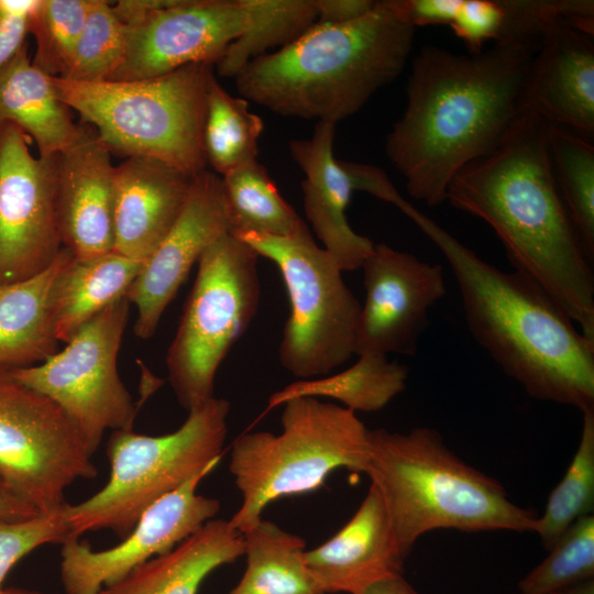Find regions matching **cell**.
<instances>
[{
    "mask_svg": "<svg viewBox=\"0 0 594 594\" xmlns=\"http://www.w3.org/2000/svg\"><path fill=\"white\" fill-rule=\"evenodd\" d=\"M235 237L273 261L283 276L290 315L278 349L282 366L299 380H310L349 361L356 350L361 305L337 261L315 243L308 227L288 237Z\"/></svg>",
    "mask_w": 594,
    "mask_h": 594,
    "instance_id": "cell-10",
    "label": "cell"
},
{
    "mask_svg": "<svg viewBox=\"0 0 594 594\" xmlns=\"http://www.w3.org/2000/svg\"><path fill=\"white\" fill-rule=\"evenodd\" d=\"M539 43H495L475 54L419 50L406 108L385 142L411 198L431 207L446 201L457 173L499 145L520 113Z\"/></svg>",
    "mask_w": 594,
    "mask_h": 594,
    "instance_id": "cell-1",
    "label": "cell"
},
{
    "mask_svg": "<svg viewBox=\"0 0 594 594\" xmlns=\"http://www.w3.org/2000/svg\"><path fill=\"white\" fill-rule=\"evenodd\" d=\"M125 25L111 2L94 0L65 74L61 78L95 82L110 80L125 52Z\"/></svg>",
    "mask_w": 594,
    "mask_h": 594,
    "instance_id": "cell-34",
    "label": "cell"
},
{
    "mask_svg": "<svg viewBox=\"0 0 594 594\" xmlns=\"http://www.w3.org/2000/svg\"><path fill=\"white\" fill-rule=\"evenodd\" d=\"M243 554L242 534L229 520L213 518L99 594H197L210 573Z\"/></svg>",
    "mask_w": 594,
    "mask_h": 594,
    "instance_id": "cell-23",
    "label": "cell"
},
{
    "mask_svg": "<svg viewBox=\"0 0 594 594\" xmlns=\"http://www.w3.org/2000/svg\"><path fill=\"white\" fill-rule=\"evenodd\" d=\"M246 568L229 594H322L306 562V541L263 517L242 532Z\"/></svg>",
    "mask_w": 594,
    "mask_h": 594,
    "instance_id": "cell-27",
    "label": "cell"
},
{
    "mask_svg": "<svg viewBox=\"0 0 594 594\" xmlns=\"http://www.w3.org/2000/svg\"><path fill=\"white\" fill-rule=\"evenodd\" d=\"M16 125L0 128V282L47 268L63 249L56 211V155L34 156Z\"/></svg>",
    "mask_w": 594,
    "mask_h": 594,
    "instance_id": "cell-13",
    "label": "cell"
},
{
    "mask_svg": "<svg viewBox=\"0 0 594 594\" xmlns=\"http://www.w3.org/2000/svg\"><path fill=\"white\" fill-rule=\"evenodd\" d=\"M40 0H0V68L26 44Z\"/></svg>",
    "mask_w": 594,
    "mask_h": 594,
    "instance_id": "cell-39",
    "label": "cell"
},
{
    "mask_svg": "<svg viewBox=\"0 0 594 594\" xmlns=\"http://www.w3.org/2000/svg\"><path fill=\"white\" fill-rule=\"evenodd\" d=\"M520 113H532L551 125L593 138V35L565 22L544 31L526 78Z\"/></svg>",
    "mask_w": 594,
    "mask_h": 594,
    "instance_id": "cell-19",
    "label": "cell"
},
{
    "mask_svg": "<svg viewBox=\"0 0 594 594\" xmlns=\"http://www.w3.org/2000/svg\"><path fill=\"white\" fill-rule=\"evenodd\" d=\"M212 65L193 64L135 80L54 77L58 97L111 153L162 161L196 176L206 169L202 132Z\"/></svg>",
    "mask_w": 594,
    "mask_h": 594,
    "instance_id": "cell-6",
    "label": "cell"
},
{
    "mask_svg": "<svg viewBox=\"0 0 594 594\" xmlns=\"http://www.w3.org/2000/svg\"><path fill=\"white\" fill-rule=\"evenodd\" d=\"M114 173L111 152L80 124L56 155V211L63 246L86 260L113 251Z\"/></svg>",
    "mask_w": 594,
    "mask_h": 594,
    "instance_id": "cell-18",
    "label": "cell"
},
{
    "mask_svg": "<svg viewBox=\"0 0 594 594\" xmlns=\"http://www.w3.org/2000/svg\"><path fill=\"white\" fill-rule=\"evenodd\" d=\"M230 232L221 177L205 169L194 177L176 221L130 286L127 297L138 309L134 333L151 338L193 265L223 234Z\"/></svg>",
    "mask_w": 594,
    "mask_h": 594,
    "instance_id": "cell-17",
    "label": "cell"
},
{
    "mask_svg": "<svg viewBox=\"0 0 594 594\" xmlns=\"http://www.w3.org/2000/svg\"><path fill=\"white\" fill-rule=\"evenodd\" d=\"M470 53L482 52L488 41L509 42L507 0H457L448 24Z\"/></svg>",
    "mask_w": 594,
    "mask_h": 594,
    "instance_id": "cell-38",
    "label": "cell"
},
{
    "mask_svg": "<svg viewBox=\"0 0 594 594\" xmlns=\"http://www.w3.org/2000/svg\"><path fill=\"white\" fill-rule=\"evenodd\" d=\"M406 559L373 484L350 520L329 540L305 552L306 565L322 594H360L382 579L403 574Z\"/></svg>",
    "mask_w": 594,
    "mask_h": 594,
    "instance_id": "cell-20",
    "label": "cell"
},
{
    "mask_svg": "<svg viewBox=\"0 0 594 594\" xmlns=\"http://www.w3.org/2000/svg\"><path fill=\"white\" fill-rule=\"evenodd\" d=\"M550 594H594V579H590V580L563 587Z\"/></svg>",
    "mask_w": 594,
    "mask_h": 594,
    "instance_id": "cell-43",
    "label": "cell"
},
{
    "mask_svg": "<svg viewBox=\"0 0 594 594\" xmlns=\"http://www.w3.org/2000/svg\"><path fill=\"white\" fill-rule=\"evenodd\" d=\"M549 127L536 114L520 113L492 153L457 173L446 200L485 221L515 270L543 288L594 340L593 261L554 179Z\"/></svg>",
    "mask_w": 594,
    "mask_h": 594,
    "instance_id": "cell-2",
    "label": "cell"
},
{
    "mask_svg": "<svg viewBox=\"0 0 594 594\" xmlns=\"http://www.w3.org/2000/svg\"><path fill=\"white\" fill-rule=\"evenodd\" d=\"M349 369L310 380H298L273 393L264 410L298 397H328L341 402L352 411L373 413L383 409L406 388L408 367L387 355H358Z\"/></svg>",
    "mask_w": 594,
    "mask_h": 594,
    "instance_id": "cell-28",
    "label": "cell"
},
{
    "mask_svg": "<svg viewBox=\"0 0 594 594\" xmlns=\"http://www.w3.org/2000/svg\"><path fill=\"white\" fill-rule=\"evenodd\" d=\"M0 594H45V593H42L35 590L9 586V587H1Z\"/></svg>",
    "mask_w": 594,
    "mask_h": 594,
    "instance_id": "cell-44",
    "label": "cell"
},
{
    "mask_svg": "<svg viewBox=\"0 0 594 594\" xmlns=\"http://www.w3.org/2000/svg\"><path fill=\"white\" fill-rule=\"evenodd\" d=\"M8 123L32 139L43 158L62 152L80 127L58 97L54 77L33 64L28 43L0 68V128Z\"/></svg>",
    "mask_w": 594,
    "mask_h": 594,
    "instance_id": "cell-24",
    "label": "cell"
},
{
    "mask_svg": "<svg viewBox=\"0 0 594 594\" xmlns=\"http://www.w3.org/2000/svg\"><path fill=\"white\" fill-rule=\"evenodd\" d=\"M194 177L144 156L116 166L113 251L145 262L176 221Z\"/></svg>",
    "mask_w": 594,
    "mask_h": 594,
    "instance_id": "cell-22",
    "label": "cell"
},
{
    "mask_svg": "<svg viewBox=\"0 0 594 594\" xmlns=\"http://www.w3.org/2000/svg\"><path fill=\"white\" fill-rule=\"evenodd\" d=\"M220 177L230 233L288 237L306 226L256 160Z\"/></svg>",
    "mask_w": 594,
    "mask_h": 594,
    "instance_id": "cell-29",
    "label": "cell"
},
{
    "mask_svg": "<svg viewBox=\"0 0 594 594\" xmlns=\"http://www.w3.org/2000/svg\"><path fill=\"white\" fill-rule=\"evenodd\" d=\"M336 125L317 122L309 139L290 140L288 150L305 174L301 190L306 218L343 272L360 268L374 243L356 233L346 220L354 186L344 162L333 155Z\"/></svg>",
    "mask_w": 594,
    "mask_h": 594,
    "instance_id": "cell-21",
    "label": "cell"
},
{
    "mask_svg": "<svg viewBox=\"0 0 594 594\" xmlns=\"http://www.w3.org/2000/svg\"><path fill=\"white\" fill-rule=\"evenodd\" d=\"M318 19L322 23H342L367 13L375 4L372 0H315Z\"/></svg>",
    "mask_w": 594,
    "mask_h": 594,
    "instance_id": "cell-40",
    "label": "cell"
},
{
    "mask_svg": "<svg viewBox=\"0 0 594 594\" xmlns=\"http://www.w3.org/2000/svg\"><path fill=\"white\" fill-rule=\"evenodd\" d=\"M365 474L381 494L408 558L436 529L535 531L536 512L516 505L495 479L461 460L432 428L369 429Z\"/></svg>",
    "mask_w": 594,
    "mask_h": 594,
    "instance_id": "cell-5",
    "label": "cell"
},
{
    "mask_svg": "<svg viewBox=\"0 0 594 594\" xmlns=\"http://www.w3.org/2000/svg\"><path fill=\"white\" fill-rule=\"evenodd\" d=\"M38 514L41 513L12 493L0 480V520L19 521Z\"/></svg>",
    "mask_w": 594,
    "mask_h": 594,
    "instance_id": "cell-41",
    "label": "cell"
},
{
    "mask_svg": "<svg viewBox=\"0 0 594 594\" xmlns=\"http://www.w3.org/2000/svg\"><path fill=\"white\" fill-rule=\"evenodd\" d=\"M360 594H419L411 584L404 578L403 574L392 575L382 579L366 588Z\"/></svg>",
    "mask_w": 594,
    "mask_h": 594,
    "instance_id": "cell-42",
    "label": "cell"
},
{
    "mask_svg": "<svg viewBox=\"0 0 594 594\" xmlns=\"http://www.w3.org/2000/svg\"><path fill=\"white\" fill-rule=\"evenodd\" d=\"M258 256L228 232L198 261L193 289L166 354L170 386L188 411L215 397L217 371L256 314Z\"/></svg>",
    "mask_w": 594,
    "mask_h": 594,
    "instance_id": "cell-9",
    "label": "cell"
},
{
    "mask_svg": "<svg viewBox=\"0 0 594 594\" xmlns=\"http://www.w3.org/2000/svg\"><path fill=\"white\" fill-rule=\"evenodd\" d=\"M229 413V400L212 397L189 410L170 433L112 431L107 444L108 482L81 503L67 504L70 537L110 529L124 538L152 504L221 461Z\"/></svg>",
    "mask_w": 594,
    "mask_h": 594,
    "instance_id": "cell-8",
    "label": "cell"
},
{
    "mask_svg": "<svg viewBox=\"0 0 594 594\" xmlns=\"http://www.w3.org/2000/svg\"><path fill=\"white\" fill-rule=\"evenodd\" d=\"M251 23L216 64L222 77H235L252 59L283 47L318 19L315 0H250Z\"/></svg>",
    "mask_w": 594,
    "mask_h": 594,
    "instance_id": "cell-31",
    "label": "cell"
},
{
    "mask_svg": "<svg viewBox=\"0 0 594 594\" xmlns=\"http://www.w3.org/2000/svg\"><path fill=\"white\" fill-rule=\"evenodd\" d=\"M415 32L393 0L375 1L362 16L316 21L289 44L250 61L235 86L274 113L337 124L400 75Z\"/></svg>",
    "mask_w": 594,
    "mask_h": 594,
    "instance_id": "cell-4",
    "label": "cell"
},
{
    "mask_svg": "<svg viewBox=\"0 0 594 594\" xmlns=\"http://www.w3.org/2000/svg\"><path fill=\"white\" fill-rule=\"evenodd\" d=\"M438 246L459 286L468 328L534 398L594 411V340L536 282L482 260L404 197L395 205Z\"/></svg>",
    "mask_w": 594,
    "mask_h": 594,
    "instance_id": "cell-3",
    "label": "cell"
},
{
    "mask_svg": "<svg viewBox=\"0 0 594 594\" xmlns=\"http://www.w3.org/2000/svg\"><path fill=\"white\" fill-rule=\"evenodd\" d=\"M594 579V516L575 520L559 537L549 556L519 582L520 594H550Z\"/></svg>",
    "mask_w": 594,
    "mask_h": 594,
    "instance_id": "cell-35",
    "label": "cell"
},
{
    "mask_svg": "<svg viewBox=\"0 0 594 594\" xmlns=\"http://www.w3.org/2000/svg\"><path fill=\"white\" fill-rule=\"evenodd\" d=\"M581 438L574 457L548 497L535 531L549 551L575 520L594 510V411L584 413Z\"/></svg>",
    "mask_w": 594,
    "mask_h": 594,
    "instance_id": "cell-33",
    "label": "cell"
},
{
    "mask_svg": "<svg viewBox=\"0 0 594 594\" xmlns=\"http://www.w3.org/2000/svg\"><path fill=\"white\" fill-rule=\"evenodd\" d=\"M250 23V0H174L125 25L124 57L110 80L151 78L193 64L216 65Z\"/></svg>",
    "mask_w": 594,
    "mask_h": 594,
    "instance_id": "cell-14",
    "label": "cell"
},
{
    "mask_svg": "<svg viewBox=\"0 0 594 594\" xmlns=\"http://www.w3.org/2000/svg\"><path fill=\"white\" fill-rule=\"evenodd\" d=\"M361 267L365 301L355 355H415L428 311L446 294L442 266L381 242Z\"/></svg>",
    "mask_w": 594,
    "mask_h": 594,
    "instance_id": "cell-16",
    "label": "cell"
},
{
    "mask_svg": "<svg viewBox=\"0 0 594 594\" xmlns=\"http://www.w3.org/2000/svg\"><path fill=\"white\" fill-rule=\"evenodd\" d=\"M282 431L243 432L231 444L229 471L241 494L229 519L241 534L271 503L314 492L338 469L365 473L369 429L354 411L316 397L284 404Z\"/></svg>",
    "mask_w": 594,
    "mask_h": 594,
    "instance_id": "cell-7",
    "label": "cell"
},
{
    "mask_svg": "<svg viewBox=\"0 0 594 594\" xmlns=\"http://www.w3.org/2000/svg\"><path fill=\"white\" fill-rule=\"evenodd\" d=\"M74 422L44 394L0 367V480L38 513L64 503L66 488L97 476Z\"/></svg>",
    "mask_w": 594,
    "mask_h": 594,
    "instance_id": "cell-12",
    "label": "cell"
},
{
    "mask_svg": "<svg viewBox=\"0 0 594 594\" xmlns=\"http://www.w3.org/2000/svg\"><path fill=\"white\" fill-rule=\"evenodd\" d=\"M143 265L114 251L86 260L72 255L52 292L57 340L68 342L88 320L127 296Z\"/></svg>",
    "mask_w": 594,
    "mask_h": 594,
    "instance_id": "cell-26",
    "label": "cell"
},
{
    "mask_svg": "<svg viewBox=\"0 0 594 594\" xmlns=\"http://www.w3.org/2000/svg\"><path fill=\"white\" fill-rule=\"evenodd\" d=\"M549 152L554 179L581 244L594 258V146L588 139L551 125Z\"/></svg>",
    "mask_w": 594,
    "mask_h": 594,
    "instance_id": "cell-32",
    "label": "cell"
},
{
    "mask_svg": "<svg viewBox=\"0 0 594 594\" xmlns=\"http://www.w3.org/2000/svg\"><path fill=\"white\" fill-rule=\"evenodd\" d=\"M72 255L63 246L55 261L38 274L12 283L0 282V367L35 365L58 351L52 292Z\"/></svg>",
    "mask_w": 594,
    "mask_h": 594,
    "instance_id": "cell-25",
    "label": "cell"
},
{
    "mask_svg": "<svg viewBox=\"0 0 594 594\" xmlns=\"http://www.w3.org/2000/svg\"><path fill=\"white\" fill-rule=\"evenodd\" d=\"M263 130L262 118L250 111L248 100L231 96L213 75L207 92L202 145L215 173L223 176L255 161Z\"/></svg>",
    "mask_w": 594,
    "mask_h": 594,
    "instance_id": "cell-30",
    "label": "cell"
},
{
    "mask_svg": "<svg viewBox=\"0 0 594 594\" xmlns=\"http://www.w3.org/2000/svg\"><path fill=\"white\" fill-rule=\"evenodd\" d=\"M211 464L180 487L152 504L122 541L94 550L86 540L69 537L62 543L61 580L66 594H99L145 561L172 550L220 512L217 498L197 494Z\"/></svg>",
    "mask_w": 594,
    "mask_h": 594,
    "instance_id": "cell-15",
    "label": "cell"
},
{
    "mask_svg": "<svg viewBox=\"0 0 594 594\" xmlns=\"http://www.w3.org/2000/svg\"><path fill=\"white\" fill-rule=\"evenodd\" d=\"M131 302L127 296L88 320L47 360L12 367L20 383L55 402L94 455L107 430H132L136 408L118 373Z\"/></svg>",
    "mask_w": 594,
    "mask_h": 594,
    "instance_id": "cell-11",
    "label": "cell"
},
{
    "mask_svg": "<svg viewBox=\"0 0 594 594\" xmlns=\"http://www.w3.org/2000/svg\"><path fill=\"white\" fill-rule=\"evenodd\" d=\"M70 537L67 503L19 521L0 520V588L13 566L38 547L62 544Z\"/></svg>",
    "mask_w": 594,
    "mask_h": 594,
    "instance_id": "cell-37",
    "label": "cell"
},
{
    "mask_svg": "<svg viewBox=\"0 0 594 594\" xmlns=\"http://www.w3.org/2000/svg\"><path fill=\"white\" fill-rule=\"evenodd\" d=\"M94 0H40L30 26L36 51L33 64L52 77H62L85 25Z\"/></svg>",
    "mask_w": 594,
    "mask_h": 594,
    "instance_id": "cell-36",
    "label": "cell"
}]
</instances>
